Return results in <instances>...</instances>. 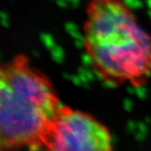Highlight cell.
Returning a JSON list of instances; mask_svg holds the SVG:
<instances>
[{"mask_svg":"<svg viewBox=\"0 0 151 151\" xmlns=\"http://www.w3.org/2000/svg\"><path fill=\"white\" fill-rule=\"evenodd\" d=\"M84 48L104 81L142 86L151 74V37L124 0H92L86 9Z\"/></svg>","mask_w":151,"mask_h":151,"instance_id":"cell-1","label":"cell"},{"mask_svg":"<svg viewBox=\"0 0 151 151\" xmlns=\"http://www.w3.org/2000/svg\"><path fill=\"white\" fill-rule=\"evenodd\" d=\"M62 104L53 85L18 55L0 70V148H37Z\"/></svg>","mask_w":151,"mask_h":151,"instance_id":"cell-2","label":"cell"},{"mask_svg":"<svg viewBox=\"0 0 151 151\" xmlns=\"http://www.w3.org/2000/svg\"><path fill=\"white\" fill-rule=\"evenodd\" d=\"M42 151H113L106 127L87 113L62 105L41 144Z\"/></svg>","mask_w":151,"mask_h":151,"instance_id":"cell-3","label":"cell"}]
</instances>
